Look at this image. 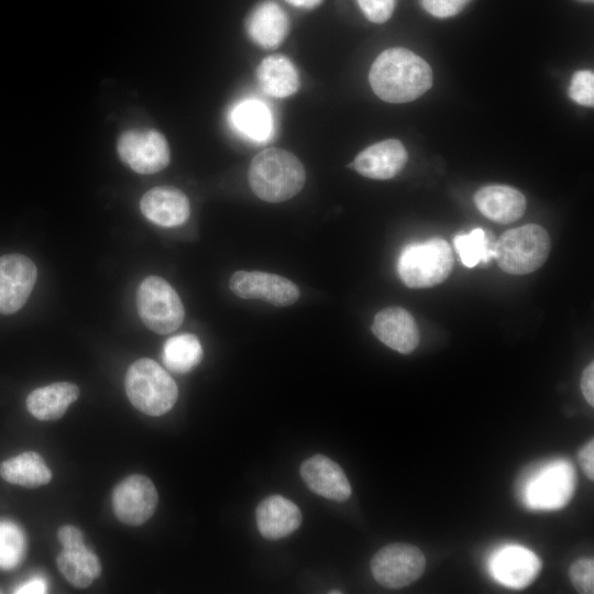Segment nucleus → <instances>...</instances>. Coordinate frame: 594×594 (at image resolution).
I'll use <instances>...</instances> for the list:
<instances>
[{"mask_svg":"<svg viewBox=\"0 0 594 594\" xmlns=\"http://www.w3.org/2000/svg\"><path fill=\"white\" fill-rule=\"evenodd\" d=\"M260 534L268 540L282 539L301 524V513L296 504L282 495L263 499L255 512Z\"/></svg>","mask_w":594,"mask_h":594,"instance_id":"20","label":"nucleus"},{"mask_svg":"<svg viewBox=\"0 0 594 594\" xmlns=\"http://www.w3.org/2000/svg\"><path fill=\"white\" fill-rule=\"evenodd\" d=\"M370 85L375 95L391 103H404L422 96L432 86L429 64L404 47L383 51L373 62Z\"/></svg>","mask_w":594,"mask_h":594,"instance_id":"1","label":"nucleus"},{"mask_svg":"<svg viewBox=\"0 0 594 594\" xmlns=\"http://www.w3.org/2000/svg\"><path fill=\"white\" fill-rule=\"evenodd\" d=\"M256 79L261 89L274 98H286L300 87L298 70L284 55L265 57L256 69Z\"/></svg>","mask_w":594,"mask_h":594,"instance_id":"23","label":"nucleus"},{"mask_svg":"<svg viewBox=\"0 0 594 594\" xmlns=\"http://www.w3.org/2000/svg\"><path fill=\"white\" fill-rule=\"evenodd\" d=\"M25 538L14 522L0 520V569L11 570L23 559Z\"/></svg>","mask_w":594,"mask_h":594,"instance_id":"28","label":"nucleus"},{"mask_svg":"<svg viewBox=\"0 0 594 594\" xmlns=\"http://www.w3.org/2000/svg\"><path fill=\"white\" fill-rule=\"evenodd\" d=\"M140 208L147 220L165 228L183 224L190 215L187 196L172 186H158L146 191Z\"/></svg>","mask_w":594,"mask_h":594,"instance_id":"16","label":"nucleus"},{"mask_svg":"<svg viewBox=\"0 0 594 594\" xmlns=\"http://www.w3.org/2000/svg\"><path fill=\"white\" fill-rule=\"evenodd\" d=\"M56 563L63 576L79 588L88 587L101 573L98 557L85 543L63 547Z\"/></svg>","mask_w":594,"mask_h":594,"instance_id":"24","label":"nucleus"},{"mask_svg":"<svg viewBox=\"0 0 594 594\" xmlns=\"http://www.w3.org/2000/svg\"><path fill=\"white\" fill-rule=\"evenodd\" d=\"M136 308L145 327L160 334L177 330L185 317L180 297L158 276L142 280L136 293Z\"/></svg>","mask_w":594,"mask_h":594,"instance_id":"6","label":"nucleus"},{"mask_svg":"<svg viewBox=\"0 0 594 594\" xmlns=\"http://www.w3.org/2000/svg\"><path fill=\"white\" fill-rule=\"evenodd\" d=\"M78 396L79 388L76 384L68 382L53 383L30 393L26 398V407L31 415L38 420H57Z\"/></svg>","mask_w":594,"mask_h":594,"instance_id":"22","label":"nucleus"},{"mask_svg":"<svg viewBox=\"0 0 594 594\" xmlns=\"http://www.w3.org/2000/svg\"><path fill=\"white\" fill-rule=\"evenodd\" d=\"M365 18L373 23H384L392 16L396 0H356Z\"/></svg>","mask_w":594,"mask_h":594,"instance_id":"31","label":"nucleus"},{"mask_svg":"<svg viewBox=\"0 0 594 594\" xmlns=\"http://www.w3.org/2000/svg\"><path fill=\"white\" fill-rule=\"evenodd\" d=\"M579 462L588 480H594V441L588 440L578 452Z\"/></svg>","mask_w":594,"mask_h":594,"instance_id":"33","label":"nucleus"},{"mask_svg":"<svg viewBox=\"0 0 594 594\" xmlns=\"http://www.w3.org/2000/svg\"><path fill=\"white\" fill-rule=\"evenodd\" d=\"M46 582L41 578L29 580L24 584L20 585L14 593L16 594H42L46 593Z\"/></svg>","mask_w":594,"mask_h":594,"instance_id":"36","label":"nucleus"},{"mask_svg":"<svg viewBox=\"0 0 594 594\" xmlns=\"http://www.w3.org/2000/svg\"><path fill=\"white\" fill-rule=\"evenodd\" d=\"M569 576L574 588L582 594L594 593V561L581 558L569 568Z\"/></svg>","mask_w":594,"mask_h":594,"instance_id":"30","label":"nucleus"},{"mask_svg":"<svg viewBox=\"0 0 594 594\" xmlns=\"http://www.w3.org/2000/svg\"><path fill=\"white\" fill-rule=\"evenodd\" d=\"M57 538L63 547L76 546L84 543V535L79 528L66 525L59 528Z\"/></svg>","mask_w":594,"mask_h":594,"instance_id":"34","label":"nucleus"},{"mask_svg":"<svg viewBox=\"0 0 594 594\" xmlns=\"http://www.w3.org/2000/svg\"><path fill=\"white\" fill-rule=\"evenodd\" d=\"M580 1H583V2H593V0H580Z\"/></svg>","mask_w":594,"mask_h":594,"instance_id":"39","label":"nucleus"},{"mask_svg":"<svg viewBox=\"0 0 594 594\" xmlns=\"http://www.w3.org/2000/svg\"><path fill=\"white\" fill-rule=\"evenodd\" d=\"M472 0H419L430 15L439 19L459 14Z\"/></svg>","mask_w":594,"mask_h":594,"instance_id":"32","label":"nucleus"},{"mask_svg":"<svg viewBox=\"0 0 594 594\" xmlns=\"http://www.w3.org/2000/svg\"><path fill=\"white\" fill-rule=\"evenodd\" d=\"M121 161L139 174H154L165 168L170 151L165 136L156 130H127L118 140Z\"/></svg>","mask_w":594,"mask_h":594,"instance_id":"8","label":"nucleus"},{"mask_svg":"<svg viewBox=\"0 0 594 594\" xmlns=\"http://www.w3.org/2000/svg\"><path fill=\"white\" fill-rule=\"evenodd\" d=\"M569 95L573 101L585 107L594 106V75L591 70L575 72L571 78Z\"/></svg>","mask_w":594,"mask_h":594,"instance_id":"29","label":"nucleus"},{"mask_svg":"<svg viewBox=\"0 0 594 594\" xmlns=\"http://www.w3.org/2000/svg\"><path fill=\"white\" fill-rule=\"evenodd\" d=\"M37 277L35 264L22 254L0 256V314L16 312L26 302Z\"/></svg>","mask_w":594,"mask_h":594,"instance_id":"11","label":"nucleus"},{"mask_svg":"<svg viewBox=\"0 0 594 594\" xmlns=\"http://www.w3.org/2000/svg\"><path fill=\"white\" fill-rule=\"evenodd\" d=\"M329 593H330V594H336V593L340 594V593H342V592H341V591H330Z\"/></svg>","mask_w":594,"mask_h":594,"instance_id":"38","label":"nucleus"},{"mask_svg":"<svg viewBox=\"0 0 594 594\" xmlns=\"http://www.w3.org/2000/svg\"><path fill=\"white\" fill-rule=\"evenodd\" d=\"M407 160L408 154L404 144L396 139H388L360 152L352 166L364 177L384 180L398 175Z\"/></svg>","mask_w":594,"mask_h":594,"instance_id":"15","label":"nucleus"},{"mask_svg":"<svg viewBox=\"0 0 594 594\" xmlns=\"http://www.w3.org/2000/svg\"><path fill=\"white\" fill-rule=\"evenodd\" d=\"M474 202L483 216L503 224L518 220L527 206L519 190L505 185L482 187L476 191Z\"/></svg>","mask_w":594,"mask_h":594,"instance_id":"21","label":"nucleus"},{"mask_svg":"<svg viewBox=\"0 0 594 594\" xmlns=\"http://www.w3.org/2000/svg\"><path fill=\"white\" fill-rule=\"evenodd\" d=\"M527 483V505L532 508L553 509L562 507L571 498L574 473L570 464L556 462L544 465Z\"/></svg>","mask_w":594,"mask_h":594,"instance_id":"12","label":"nucleus"},{"mask_svg":"<svg viewBox=\"0 0 594 594\" xmlns=\"http://www.w3.org/2000/svg\"><path fill=\"white\" fill-rule=\"evenodd\" d=\"M371 329L381 342L403 354L413 352L420 340L414 317L402 307H387L378 311Z\"/></svg>","mask_w":594,"mask_h":594,"instance_id":"14","label":"nucleus"},{"mask_svg":"<svg viewBox=\"0 0 594 594\" xmlns=\"http://www.w3.org/2000/svg\"><path fill=\"white\" fill-rule=\"evenodd\" d=\"M228 121L234 132L251 142L264 143L274 135L273 112L257 98L237 101L229 111Z\"/></svg>","mask_w":594,"mask_h":594,"instance_id":"18","label":"nucleus"},{"mask_svg":"<svg viewBox=\"0 0 594 594\" xmlns=\"http://www.w3.org/2000/svg\"><path fill=\"white\" fill-rule=\"evenodd\" d=\"M493 235L481 228L470 233L457 234L453 243L462 263L468 267H474L479 263H490L494 258Z\"/></svg>","mask_w":594,"mask_h":594,"instance_id":"27","label":"nucleus"},{"mask_svg":"<svg viewBox=\"0 0 594 594\" xmlns=\"http://www.w3.org/2000/svg\"><path fill=\"white\" fill-rule=\"evenodd\" d=\"M112 508L120 521L140 526L154 514L158 494L153 482L141 474L123 479L112 492Z\"/></svg>","mask_w":594,"mask_h":594,"instance_id":"9","label":"nucleus"},{"mask_svg":"<svg viewBox=\"0 0 594 594\" xmlns=\"http://www.w3.org/2000/svg\"><path fill=\"white\" fill-rule=\"evenodd\" d=\"M426 568V558L416 546L389 543L380 549L371 560L375 581L387 588H402L417 581Z\"/></svg>","mask_w":594,"mask_h":594,"instance_id":"7","label":"nucleus"},{"mask_svg":"<svg viewBox=\"0 0 594 594\" xmlns=\"http://www.w3.org/2000/svg\"><path fill=\"white\" fill-rule=\"evenodd\" d=\"M245 30L256 45L276 48L288 34L289 19L277 2L265 0L251 11L245 21Z\"/></svg>","mask_w":594,"mask_h":594,"instance_id":"19","label":"nucleus"},{"mask_svg":"<svg viewBox=\"0 0 594 594\" xmlns=\"http://www.w3.org/2000/svg\"><path fill=\"white\" fill-rule=\"evenodd\" d=\"M124 384L131 404L148 416L166 414L178 397V387L172 376L158 363L147 358L131 364Z\"/></svg>","mask_w":594,"mask_h":594,"instance_id":"3","label":"nucleus"},{"mask_svg":"<svg viewBox=\"0 0 594 594\" xmlns=\"http://www.w3.org/2000/svg\"><path fill=\"white\" fill-rule=\"evenodd\" d=\"M287 3L300 9H315L322 0H285Z\"/></svg>","mask_w":594,"mask_h":594,"instance_id":"37","label":"nucleus"},{"mask_svg":"<svg viewBox=\"0 0 594 594\" xmlns=\"http://www.w3.org/2000/svg\"><path fill=\"white\" fill-rule=\"evenodd\" d=\"M201 358L200 341L191 333L174 336L163 345L162 359L165 366L178 374L194 370L200 363Z\"/></svg>","mask_w":594,"mask_h":594,"instance_id":"26","label":"nucleus"},{"mask_svg":"<svg viewBox=\"0 0 594 594\" xmlns=\"http://www.w3.org/2000/svg\"><path fill=\"white\" fill-rule=\"evenodd\" d=\"M300 475L307 487L324 498L344 502L351 496L350 482L341 466L322 454L305 460Z\"/></svg>","mask_w":594,"mask_h":594,"instance_id":"13","label":"nucleus"},{"mask_svg":"<svg viewBox=\"0 0 594 594\" xmlns=\"http://www.w3.org/2000/svg\"><path fill=\"white\" fill-rule=\"evenodd\" d=\"M581 389L590 406H594V363L591 362L581 376Z\"/></svg>","mask_w":594,"mask_h":594,"instance_id":"35","label":"nucleus"},{"mask_svg":"<svg viewBox=\"0 0 594 594\" xmlns=\"http://www.w3.org/2000/svg\"><path fill=\"white\" fill-rule=\"evenodd\" d=\"M551 248L548 232L538 224H525L504 232L494 243V258L505 273L524 275L547 261Z\"/></svg>","mask_w":594,"mask_h":594,"instance_id":"5","label":"nucleus"},{"mask_svg":"<svg viewBox=\"0 0 594 594\" xmlns=\"http://www.w3.org/2000/svg\"><path fill=\"white\" fill-rule=\"evenodd\" d=\"M453 254L447 241L432 238L405 246L398 257L397 273L409 288H427L441 284L451 274Z\"/></svg>","mask_w":594,"mask_h":594,"instance_id":"4","label":"nucleus"},{"mask_svg":"<svg viewBox=\"0 0 594 594\" xmlns=\"http://www.w3.org/2000/svg\"><path fill=\"white\" fill-rule=\"evenodd\" d=\"M229 287L240 298L258 299L279 307L293 305L300 295L299 288L290 279L260 271L233 273Z\"/></svg>","mask_w":594,"mask_h":594,"instance_id":"10","label":"nucleus"},{"mask_svg":"<svg viewBox=\"0 0 594 594\" xmlns=\"http://www.w3.org/2000/svg\"><path fill=\"white\" fill-rule=\"evenodd\" d=\"M541 563L530 550L507 546L499 549L492 558V574L501 583L521 588L530 584L538 575Z\"/></svg>","mask_w":594,"mask_h":594,"instance_id":"17","label":"nucleus"},{"mask_svg":"<svg viewBox=\"0 0 594 594\" xmlns=\"http://www.w3.org/2000/svg\"><path fill=\"white\" fill-rule=\"evenodd\" d=\"M1 477L12 484L29 488L47 484L52 472L43 458L33 451H25L0 463Z\"/></svg>","mask_w":594,"mask_h":594,"instance_id":"25","label":"nucleus"},{"mask_svg":"<svg viewBox=\"0 0 594 594\" xmlns=\"http://www.w3.org/2000/svg\"><path fill=\"white\" fill-rule=\"evenodd\" d=\"M252 191L267 202H282L293 198L304 187L306 172L301 162L290 152L268 147L256 154L249 167Z\"/></svg>","mask_w":594,"mask_h":594,"instance_id":"2","label":"nucleus"}]
</instances>
